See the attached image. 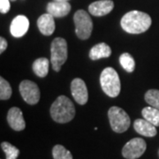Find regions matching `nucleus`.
Wrapping results in <instances>:
<instances>
[{
  "label": "nucleus",
  "mask_w": 159,
  "mask_h": 159,
  "mask_svg": "<svg viewBox=\"0 0 159 159\" xmlns=\"http://www.w3.org/2000/svg\"><path fill=\"white\" fill-rule=\"evenodd\" d=\"M11 88L9 82L3 77L0 78V99L7 100L11 97Z\"/></svg>",
  "instance_id": "nucleus-23"
},
{
  "label": "nucleus",
  "mask_w": 159,
  "mask_h": 159,
  "mask_svg": "<svg viewBox=\"0 0 159 159\" xmlns=\"http://www.w3.org/2000/svg\"><path fill=\"white\" fill-rule=\"evenodd\" d=\"M108 117L111 129L116 133H124L130 126L131 121L128 114L118 106H112L109 109Z\"/></svg>",
  "instance_id": "nucleus-5"
},
{
  "label": "nucleus",
  "mask_w": 159,
  "mask_h": 159,
  "mask_svg": "<svg viewBox=\"0 0 159 159\" xmlns=\"http://www.w3.org/2000/svg\"><path fill=\"white\" fill-rule=\"evenodd\" d=\"M158 156H159V150H158Z\"/></svg>",
  "instance_id": "nucleus-28"
},
{
  "label": "nucleus",
  "mask_w": 159,
  "mask_h": 159,
  "mask_svg": "<svg viewBox=\"0 0 159 159\" xmlns=\"http://www.w3.org/2000/svg\"><path fill=\"white\" fill-rule=\"evenodd\" d=\"M145 101L152 107L159 110V90L149 89L145 94Z\"/></svg>",
  "instance_id": "nucleus-22"
},
{
  "label": "nucleus",
  "mask_w": 159,
  "mask_h": 159,
  "mask_svg": "<svg viewBox=\"0 0 159 159\" xmlns=\"http://www.w3.org/2000/svg\"><path fill=\"white\" fill-rule=\"evenodd\" d=\"M54 1H60V2H68L69 0H54Z\"/></svg>",
  "instance_id": "nucleus-26"
},
{
  "label": "nucleus",
  "mask_w": 159,
  "mask_h": 159,
  "mask_svg": "<svg viewBox=\"0 0 159 159\" xmlns=\"http://www.w3.org/2000/svg\"><path fill=\"white\" fill-rule=\"evenodd\" d=\"M11 1H16V0H11Z\"/></svg>",
  "instance_id": "nucleus-27"
},
{
  "label": "nucleus",
  "mask_w": 159,
  "mask_h": 159,
  "mask_svg": "<svg viewBox=\"0 0 159 159\" xmlns=\"http://www.w3.org/2000/svg\"><path fill=\"white\" fill-rule=\"evenodd\" d=\"M49 60L45 57H40L33 63L32 68L34 73L40 78H44L49 73Z\"/></svg>",
  "instance_id": "nucleus-17"
},
{
  "label": "nucleus",
  "mask_w": 159,
  "mask_h": 159,
  "mask_svg": "<svg viewBox=\"0 0 159 159\" xmlns=\"http://www.w3.org/2000/svg\"><path fill=\"white\" fill-rule=\"evenodd\" d=\"M74 21L76 35L81 40L89 39L93 30V21L89 13L84 10H78L74 13Z\"/></svg>",
  "instance_id": "nucleus-6"
},
{
  "label": "nucleus",
  "mask_w": 159,
  "mask_h": 159,
  "mask_svg": "<svg viewBox=\"0 0 159 159\" xmlns=\"http://www.w3.org/2000/svg\"><path fill=\"white\" fill-rule=\"evenodd\" d=\"M52 156L54 159H73V156L71 152L64 146L59 144L54 146L52 149Z\"/></svg>",
  "instance_id": "nucleus-20"
},
{
  "label": "nucleus",
  "mask_w": 159,
  "mask_h": 159,
  "mask_svg": "<svg viewBox=\"0 0 159 159\" xmlns=\"http://www.w3.org/2000/svg\"><path fill=\"white\" fill-rule=\"evenodd\" d=\"M147 148V144L142 138H134L126 142L122 148V155L126 159H137L142 157Z\"/></svg>",
  "instance_id": "nucleus-7"
},
{
  "label": "nucleus",
  "mask_w": 159,
  "mask_h": 159,
  "mask_svg": "<svg viewBox=\"0 0 159 159\" xmlns=\"http://www.w3.org/2000/svg\"><path fill=\"white\" fill-rule=\"evenodd\" d=\"M51 116L54 121L60 124L70 122L75 116L73 102L66 96H60L51 104Z\"/></svg>",
  "instance_id": "nucleus-2"
},
{
  "label": "nucleus",
  "mask_w": 159,
  "mask_h": 159,
  "mask_svg": "<svg viewBox=\"0 0 159 159\" xmlns=\"http://www.w3.org/2000/svg\"><path fill=\"white\" fill-rule=\"evenodd\" d=\"M134 128L139 134L142 136L154 137L157 134L156 125L151 124L145 119H136L134 123Z\"/></svg>",
  "instance_id": "nucleus-15"
},
{
  "label": "nucleus",
  "mask_w": 159,
  "mask_h": 159,
  "mask_svg": "<svg viewBox=\"0 0 159 159\" xmlns=\"http://www.w3.org/2000/svg\"><path fill=\"white\" fill-rule=\"evenodd\" d=\"M29 29V20L24 15H18L12 20L10 26V32L13 37H22Z\"/></svg>",
  "instance_id": "nucleus-10"
},
{
  "label": "nucleus",
  "mask_w": 159,
  "mask_h": 159,
  "mask_svg": "<svg viewBox=\"0 0 159 159\" xmlns=\"http://www.w3.org/2000/svg\"><path fill=\"white\" fill-rule=\"evenodd\" d=\"M71 92L74 100L80 105H83L88 102L89 92L84 80L80 78L73 80L71 83Z\"/></svg>",
  "instance_id": "nucleus-9"
},
{
  "label": "nucleus",
  "mask_w": 159,
  "mask_h": 159,
  "mask_svg": "<svg viewBox=\"0 0 159 159\" xmlns=\"http://www.w3.org/2000/svg\"><path fill=\"white\" fill-rule=\"evenodd\" d=\"M119 63L121 66L125 70L127 73H133L135 68V61L134 57L129 53H123L119 57Z\"/></svg>",
  "instance_id": "nucleus-19"
},
{
  "label": "nucleus",
  "mask_w": 159,
  "mask_h": 159,
  "mask_svg": "<svg viewBox=\"0 0 159 159\" xmlns=\"http://www.w3.org/2000/svg\"><path fill=\"white\" fill-rule=\"evenodd\" d=\"M7 122L14 131H22L26 127V122L23 118L22 111L18 107H12L7 113Z\"/></svg>",
  "instance_id": "nucleus-11"
},
{
  "label": "nucleus",
  "mask_w": 159,
  "mask_h": 159,
  "mask_svg": "<svg viewBox=\"0 0 159 159\" xmlns=\"http://www.w3.org/2000/svg\"><path fill=\"white\" fill-rule=\"evenodd\" d=\"M151 18L148 13L140 11H131L121 19V27L129 34H142L151 26Z\"/></svg>",
  "instance_id": "nucleus-1"
},
{
  "label": "nucleus",
  "mask_w": 159,
  "mask_h": 159,
  "mask_svg": "<svg viewBox=\"0 0 159 159\" xmlns=\"http://www.w3.org/2000/svg\"><path fill=\"white\" fill-rule=\"evenodd\" d=\"M100 83L103 92L110 97H117L120 93L121 84L118 73L112 67H106L100 75Z\"/></svg>",
  "instance_id": "nucleus-3"
},
{
  "label": "nucleus",
  "mask_w": 159,
  "mask_h": 159,
  "mask_svg": "<svg viewBox=\"0 0 159 159\" xmlns=\"http://www.w3.org/2000/svg\"><path fill=\"white\" fill-rule=\"evenodd\" d=\"M142 117L151 124L156 126H159V110L158 109L148 106L143 108L142 111Z\"/></svg>",
  "instance_id": "nucleus-18"
},
{
  "label": "nucleus",
  "mask_w": 159,
  "mask_h": 159,
  "mask_svg": "<svg viewBox=\"0 0 159 159\" xmlns=\"http://www.w3.org/2000/svg\"><path fill=\"white\" fill-rule=\"evenodd\" d=\"M7 48V41L4 37L0 38V53H3Z\"/></svg>",
  "instance_id": "nucleus-25"
},
{
  "label": "nucleus",
  "mask_w": 159,
  "mask_h": 159,
  "mask_svg": "<svg viewBox=\"0 0 159 159\" xmlns=\"http://www.w3.org/2000/svg\"><path fill=\"white\" fill-rule=\"evenodd\" d=\"M10 10V0H0L1 13H7Z\"/></svg>",
  "instance_id": "nucleus-24"
},
{
  "label": "nucleus",
  "mask_w": 159,
  "mask_h": 159,
  "mask_svg": "<svg viewBox=\"0 0 159 159\" xmlns=\"http://www.w3.org/2000/svg\"><path fill=\"white\" fill-rule=\"evenodd\" d=\"M37 27L40 32L44 35H51L55 31V20L54 16L47 12L41 15L37 20Z\"/></svg>",
  "instance_id": "nucleus-14"
},
{
  "label": "nucleus",
  "mask_w": 159,
  "mask_h": 159,
  "mask_svg": "<svg viewBox=\"0 0 159 159\" xmlns=\"http://www.w3.org/2000/svg\"><path fill=\"white\" fill-rule=\"evenodd\" d=\"M20 93L23 100L29 104H36L40 100L39 87L34 82L25 80L20 84Z\"/></svg>",
  "instance_id": "nucleus-8"
},
{
  "label": "nucleus",
  "mask_w": 159,
  "mask_h": 159,
  "mask_svg": "<svg viewBox=\"0 0 159 159\" xmlns=\"http://www.w3.org/2000/svg\"><path fill=\"white\" fill-rule=\"evenodd\" d=\"M67 56L68 52L66 41L61 37L55 38L51 45V62L54 71H60L62 66L67 59Z\"/></svg>",
  "instance_id": "nucleus-4"
},
{
  "label": "nucleus",
  "mask_w": 159,
  "mask_h": 159,
  "mask_svg": "<svg viewBox=\"0 0 159 159\" xmlns=\"http://www.w3.org/2000/svg\"><path fill=\"white\" fill-rule=\"evenodd\" d=\"M71 11V5L68 2L53 1L47 5V11L56 18L66 16Z\"/></svg>",
  "instance_id": "nucleus-13"
},
{
  "label": "nucleus",
  "mask_w": 159,
  "mask_h": 159,
  "mask_svg": "<svg viewBox=\"0 0 159 159\" xmlns=\"http://www.w3.org/2000/svg\"><path fill=\"white\" fill-rule=\"evenodd\" d=\"M111 55V49L105 43H101L95 45L91 48L89 51V57L92 60L109 57Z\"/></svg>",
  "instance_id": "nucleus-16"
},
{
  "label": "nucleus",
  "mask_w": 159,
  "mask_h": 159,
  "mask_svg": "<svg viewBox=\"0 0 159 159\" xmlns=\"http://www.w3.org/2000/svg\"><path fill=\"white\" fill-rule=\"evenodd\" d=\"M1 148L6 153V159H17L20 155L19 148L7 142H3L1 143Z\"/></svg>",
  "instance_id": "nucleus-21"
},
{
  "label": "nucleus",
  "mask_w": 159,
  "mask_h": 159,
  "mask_svg": "<svg viewBox=\"0 0 159 159\" xmlns=\"http://www.w3.org/2000/svg\"><path fill=\"white\" fill-rule=\"evenodd\" d=\"M114 7L113 1L111 0H99L93 2L89 6V11L92 15L101 17L110 13Z\"/></svg>",
  "instance_id": "nucleus-12"
}]
</instances>
